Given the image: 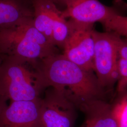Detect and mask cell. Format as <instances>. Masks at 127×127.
<instances>
[{"label": "cell", "mask_w": 127, "mask_h": 127, "mask_svg": "<svg viewBox=\"0 0 127 127\" xmlns=\"http://www.w3.org/2000/svg\"><path fill=\"white\" fill-rule=\"evenodd\" d=\"M39 68L46 88L60 91L80 110L92 101L104 99L105 91L94 72L84 70L63 54L40 60Z\"/></svg>", "instance_id": "cell-1"}, {"label": "cell", "mask_w": 127, "mask_h": 127, "mask_svg": "<svg viewBox=\"0 0 127 127\" xmlns=\"http://www.w3.org/2000/svg\"><path fill=\"white\" fill-rule=\"evenodd\" d=\"M39 61L4 55L0 64V92L11 102L40 99L47 89Z\"/></svg>", "instance_id": "cell-2"}, {"label": "cell", "mask_w": 127, "mask_h": 127, "mask_svg": "<svg viewBox=\"0 0 127 127\" xmlns=\"http://www.w3.org/2000/svg\"><path fill=\"white\" fill-rule=\"evenodd\" d=\"M0 53L33 61L59 53L58 48L34 27L33 19L0 32Z\"/></svg>", "instance_id": "cell-3"}, {"label": "cell", "mask_w": 127, "mask_h": 127, "mask_svg": "<svg viewBox=\"0 0 127 127\" xmlns=\"http://www.w3.org/2000/svg\"><path fill=\"white\" fill-rule=\"evenodd\" d=\"M95 40L94 72L100 86L112 90L118 81V43L121 36L114 32L93 31Z\"/></svg>", "instance_id": "cell-4"}, {"label": "cell", "mask_w": 127, "mask_h": 127, "mask_svg": "<svg viewBox=\"0 0 127 127\" xmlns=\"http://www.w3.org/2000/svg\"><path fill=\"white\" fill-rule=\"evenodd\" d=\"M45 91L40 100L39 127H74L76 106L53 88Z\"/></svg>", "instance_id": "cell-5"}, {"label": "cell", "mask_w": 127, "mask_h": 127, "mask_svg": "<svg viewBox=\"0 0 127 127\" xmlns=\"http://www.w3.org/2000/svg\"><path fill=\"white\" fill-rule=\"evenodd\" d=\"M69 21L71 32L62 54L84 70L94 72V24L79 23L71 19Z\"/></svg>", "instance_id": "cell-6"}, {"label": "cell", "mask_w": 127, "mask_h": 127, "mask_svg": "<svg viewBox=\"0 0 127 127\" xmlns=\"http://www.w3.org/2000/svg\"><path fill=\"white\" fill-rule=\"evenodd\" d=\"M64 17L79 23L101 24L119 13L113 7H108L98 0H66Z\"/></svg>", "instance_id": "cell-7"}, {"label": "cell", "mask_w": 127, "mask_h": 127, "mask_svg": "<svg viewBox=\"0 0 127 127\" xmlns=\"http://www.w3.org/2000/svg\"><path fill=\"white\" fill-rule=\"evenodd\" d=\"M41 98L11 102L0 115V127H39Z\"/></svg>", "instance_id": "cell-8"}, {"label": "cell", "mask_w": 127, "mask_h": 127, "mask_svg": "<svg viewBox=\"0 0 127 127\" xmlns=\"http://www.w3.org/2000/svg\"><path fill=\"white\" fill-rule=\"evenodd\" d=\"M33 17L31 0H0V32Z\"/></svg>", "instance_id": "cell-9"}, {"label": "cell", "mask_w": 127, "mask_h": 127, "mask_svg": "<svg viewBox=\"0 0 127 127\" xmlns=\"http://www.w3.org/2000/svg\"><path fill=\"white\" fill-rule=\"evenodd\" d=\"M81 110L85 114V119L80 127H118L112 104L104 99L92 101Z\"/></svg>", "instance_id": "cell-10"}, {"label": "cell", "mask_w": 127, "mask_h": 127, "mask_svg": "<svg viewBox=\"0 0 127 127\" xmlns=\"http://www.w3.org/2000/svg\"><path fill=\"white\" fill-rule=\"evenodd\" d=\"M31 0L33 9V25L52 43L55 16L59 9L56 5L49 0Z\"/></svg>", "instance_id": "cell-11"}, {"label": "cell", "mask_w": 127, "mask_h": 127, "mask_svg": "<svg viewBox=\"0 0 127 127\" xmlns=\"http://www.w3.org/2000/svg\"><path fill=\"white\" fill-rule=\"evenodd\" d=\"M117 70L116 94L119 95L127 91V37L121 36L119 41Z\"/></svg>", "instance_id": "cell-12"}, {"label": "cell", "mask_w": 127, "mask_h": 127, "mask_svg": "<svg viewBox=\"0 0 127 127\" xmlns=\"http://www.w3.org/2000/svg\"><path fill=\"white\" fill-rule=\"evenodd\" d=\"M71 32V27L69 20L67 21L61 10H59L55 16L52 28L51 42L58 48L63 49Z\"/></svg>", "instance_id": "cell-13"}, {"label": "cell", "mask_w": 127, "mask_h": 127, "mask_svg": "<svg viewBox=\"0 0 127 127\" xmlns=\"http://www.w3.org/2000/svg\"><path fill=\"white\" fill-rule=\"evenodd\" d=\"M112 107L118 127H127V91L117 95Z\"/></svg>", "instance_id": "cell-14"}, {"label": "cell", "mask_w": 127, "mask_h": 127, "mask_svg": "<svg viewBox=\"0 0 127 127\" xmlns=\"http://www.w3.org/2000/svg\"><path fill=\"white\" fill-rule=\"evenodd\" d=\"M106 32H114L120 36L127 37V17L117 13L102 24Z\"/></svg>", "instance_id": "cell-15"}, {"label": "cell", "mask_w": 127, "mask_h": 127, "mask_svg": "<svg viewBox=\"0 0 127 127\" xmlns=\"http://www.w3.org/2000/svg\"><path fill=\"white\" fill-rule=\"evenodd\" d=\"M8 100L1 94L0 92V115L3 110L7 106V101Z\"/></svg>", "instance_id": "cell-16"}, {"label": "cell", "mask_w": 127, "mask_h": 127, "mask_svg": "<svg viewBox=\"0 0 127 127\" xmlns=\"http://www.w3.org/2000/svg\"><path fill=\"white\" fill-rule=\"evenodd\" d=\"M50 1L53 2L55 4L62 5L65 6V3L66 0H49Z\"/></svg>", "instance_id": "cell-17"}, {"label": "cell", "mask_w": 127, "mask_h": 127, "mask_svg": "<svg viewBox=\"0 0 127 127\" xmlns=\"http://www.w3.org/2000/svg\"><path fill=\"white\" fill-rule=\"evenodd\" d=\"M3 57H4V55L1 54L0 53V64L2 62V60H3Z\"/></svg>", "instance_id": "cell-18"}]
</instances>
